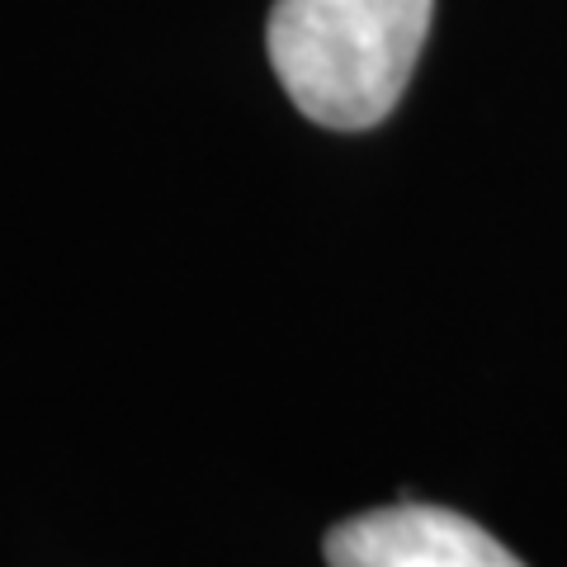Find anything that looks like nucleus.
Instances as JSON below:
<instances>
[{
	"label": "nucleus",
	"mask_w": 567,
	"mask_h": 567,
	"mask_svg": "<svg viewBox=\"0 0 567 567\" xmlns=\"http://www.w3.org/2000/svg\"><path fill=\"white\" fill-rule=\"evenodd\" d=\"M331 567H525L483 525L445 506L364 511L327 535Z\"/></svg>",
	"instance_id": "obj_2"
},
{
	"label": "nucleus",
	"mask_w": 567,
	"mask_h": 567,
	"mask_svg": "<svg viewBox=\"0 0 567 567\" xmlns=\"http://www.w3.org/2000/svg\"><path fill=\"white\" fill-rule=\"evenodd\" d=\"M435 0H275L270 66L322 128L360 133L398 110Z\"/></svg>",
	"instance_id": "obj_1"
}]
</instances>
